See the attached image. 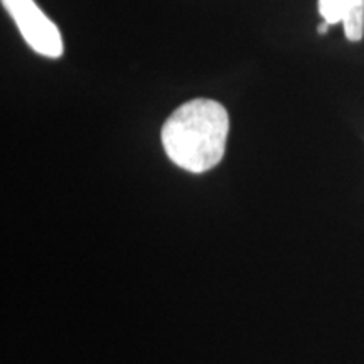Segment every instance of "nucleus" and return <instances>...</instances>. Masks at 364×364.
<instances>
[{
	"label": "nucleus",
	"instance_id": "f257e3e1",
	"mask_svg": "<svg viewBox=\"0 0 364 364\" xmlns=\"http://www.w3.org/2000/svg\"><path fill=\"white\" fill-rule=\"evenodd\" d=\"M230 117L220 102L196 98L181 105L162 127V145L176 166L193 174L211 171L225 156Z\"/></svg>",
	"mask_w": 364,
	"mask_h": 364
},
{
	"label": "nucleus",
	"instance_id": "f03ea898",
	"mask_svg": "<svg viewBox=\"0 0 364 364\" xmlns=\"http://www.w3.org/2000/svg\"><path fill=\"white\" fill-rule=\"evenodd\" d=\"M0 2L34 53L51 59L63 56L65 46H63L61 33L34 0H0Z\"/></svg>",
	"mask_w": 364,
	"mask_h": 364
},
{
	"label": "nucleus",
	"instance_id": "7ed1b4c3",
	"mask_svg": "<svg viewBox=\"0 0 364 364\" xmlns=\"http://www.w3.org/2000/svg\"><path fill=\"white\" fill-rule=\"evenodd\" d=\"M344 11V34L351 43H358L364 34V0H341Z\"/></svg>",
	"mask_w": 364,
	"mask_h": 364
},
{
	"label": "nucleus",
	"instance_id": "20e7f679",
	"mask_svg": "<svg viewBox=\"0 0 364 364\" xmlns=\"http://www.w3.org/2000/svg\"><path fill=\"white\" fill-rule=\"evenodd\" d=\"M318 12L329 26L339 24V22L343 24L344 11L341 0H318Z\"/></svg>",
	"mask_w": 364,
	"mask_h": 364
},
{
	"label": "nucleus",
	"instance_id": "39448f33",
	"mask_svg": "<svg viewBox=\"0 0 364 364\" xmlns=\"http://www.w3.org/2000/svg\"><path fill=\"white\" fill-rule=\"evenodd\" d=\"M329 27H331V26L327 24V22H322V24L317 27V31H318V33H321V34H326V33H327V29H329Z\"/></svg>",
	"mask_w": 364,
	"mask_h": 364
}]
</instances>
